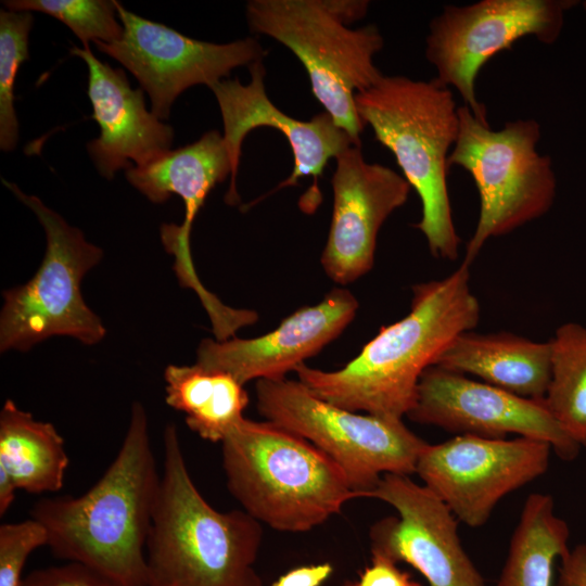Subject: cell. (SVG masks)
<instances>
[{"mask_svg":"<svg viewBox=\"0 0 586 586\" xmlns=\"http://www.w3.org/2000/svg\"><path fill=\"white\" fill-rule=\"evenodd\" d=\"M408 418L459 434L505 438L509 433L548 443L563 460L579 450L559 426L543 399L519 396L440 366L421 375Z\"/></svg>","mask_w":586,"mask_h":586,"instance_id":"obj_15","label":"cell"},{"mask_svg":"<svg viewBox=\"0 0 586 586\" xmlns=\"http://www.w3.org/2000/svg\"><path fill=\"white\" fill-rule=\"evenodd\" d=\"M335 160L332 218L320 263L331 280L344 285L371 270L379 230L406 203L411 187L392 168L368 163L360 145Z\"/></svg>","mask_w":586,"mask_h":586,"instance_id":"obj_16","label":"cell"},{"mask_svg":"<svg viewBox=\"0 0 586 586\" xmlns=\"http://www.w3.org/2000/svg\"><path fill=\"white\" fill-rule=\"evenodd\" d=\"M48 545L44 526L30 518L0 526V586H20L29 555Z\"/></svg>","mask_w":586,"mask_h":586,"instance_id":"obj_27","label":"cell"},{"mask_svg":"<svg viewBox=\"0 0 586 586\" xmlns=\"http://www.w3.org/2000/svg\"><path fill=\"white\" fill-rule=\"evenodd\" d=\"M251 80L243 85L238 79H222L209 89L221 114L224 142L231 162L230 187L225 195L228 205L240 203L235 178L241 158L242 142L246 135L258 127H271L288 140L294 156L291 175L280 182L271 194L282 188L297 184V180L311 177L310 188L300 199V208L313 214L321 202L319 178L330 158H336L352 145H360L327 113L309 120L296 119L280 111L268 98L263 60L249 66Z\"/></svg>","mask_w":586,"mask_h":586,"instance_id":"obj_13","label":"cell"},{"mask_svg":"<svg viewBox=\"0 0 586 586\" xmlns=\"http://www.w3.org/2000/svg\"><path fill=\"white\" fill-rule=\"evenodd\" d=\"M2 183L30 208L46 233L42 262L26 283L2 293L0 351L27 352L52 336H69L85 345L101 342L106 330L101 318L86 304L81 281L97 266L102 250L60 214L15 183Z\"/></svg>","mask_w":586,"mask_h":586,"instance_id":"obj_7","label":"cell"},{"mask_svg":"<svg viewBox=\"0 0 586 586\" xmlns=\"http://www.w3.org/2000/svg\"><path fill=\"white\" fill-rule=\"evenodd\" d=\"M163 442L164 470L145 549L148 586H263L254 568L260 522L243 509L220 512L205 500L173 423Z\"/></svg>","mask_w":586,"mask_h":586,"instance_id":"obj_3","label":"cell"},{"mask_svg":"<svg viewBox=\"0 0 586 586\" xmlns=\"http://www.w3.org/2000/svg\"><path fill=\"white\" fill-rule=\"evenodd\" d=\"M368 497L392 506L397 517L370 530L371 553L420 572L429 586H485L458 535V520L433 492L409 475L384 474Z\"/></svg>","mask_w":586,"mask_h":586,"instance_id":"obj_14","label":"cell"},{"mask_svg":"<svg viewBox=\"0 0 586 586\" xmlns=\"http://www.w3.org/2000/svg\"><path fill=\"white\" fill-rule=\"evenodd\" d=\"M330 563L304 565L290 570L269 586H321L332 574Z\"/></svg>","mask_w":586,"mask_h":586,"instance_id":"obj_31","label":"cell"},{"mask_svg":"<svg viewBox=\"0 0 586 586\" xmlns=\"http://www.w3.org/2000/svg\"><path fill=\"white\" fill-rule=\"evenodd\" d=\"M229 175L230 156L217 130L205 132L198 141L169 150L145 165H133L125 170L128 182L151 202L164 203L173 194L183 201L182 222L163 224L160 234L164 249L175 257L174 270L179 284L192 289L199 298H205L208 290L192 260V224L209 192Z\"/></svg>","mask_w":586,"mask_h":586,"instance_id":"obj_18","label":"cell"},{"mask_svg":"<svg viewBox=\"0 0 586 586\" xmlns=\"http://www.w3.org/2000/svg\"><path fill=\"white\" fill-rule=\"evenodd\" d=\"M255 393L259 413L328 455L359 497H368L384 474L416 473L428 445L402 419L335 406L298 380H258Z\"/></svg>","mask_w":586,"mask_h":586,"instance_id":"obj_9","label":"cell"},{"mask_svg":"<svg viewBox=\"0 0 586 586\" xmlns=\"http://www.w3.org/2000/svg\"><path fill=\"white\" fill-rule=\"evenodd\" d=\"M569 526L550 495L531 494L512 534L497 586H552L553 564L570 550Z\"/></svg>","mask_w":586,"mask_h":586,"instance_id":"obj_23","label":"cell"},{"mask_svg":"<svg viewBox=\"0 0 586 586\" xmlns=\"http://www.w3.org/2000/svg\"><path fill=\"white\" fill-rule=\"evenodd\" d=\"M160 484L148 416L136 402L102 477L81 496L38 500L30 518L44 526L56 558L82 563L119 586H148L145 549Z\"/></svg>","mask_w":586,"mask_h":586,"instance_id":"obj_2","label":"cell"},{"mask_svg":"<svg viewBox=\"0 0 586 586\" xmlns=\"http://www.w3.org/2000/svg\"><path fill=\"white\" fill-rule=\"evenodd\" d=\"M358 301L346 289L331 290L314 306L298 308L271 332L254 339H203L196 365L231 374L241 384L282 379L317 355L354 320Z\"/></svg>","mask_w":586,"mask_h":586,"instance_id":"obj_17","label":"cell"},{"mask_svg":"<svg viewBox=\"0 0 586 586\" xmlns=\"http://www.w3.org/2000/svg\"><path fill=\"white\" fill-rule=\"evenodd\" d=\"M357 113L375 139L395 156L418 193L422 215L415 225L434 257L454 260L458 235L447 189L448 157L459 131L458 107L436 77L415 80L385 76L355 95Z\"/></svg>","mask_w":586,"mask_h":586,"instance_id":"obj_5","label":"cell"},{"mask_svg":"<svg viewBox=\"0 0 586 586\" xmlns=\"http://www.w3.org/2000/svg\"><path fill=\"white\" fill-rule=\"evenodd\" d=\"M458 116L448 166L470 174L481 203L462 260L470 266L491 238L510 233L551 208L557 178L550 157L537 151L540 125L536 119L519 118L493 130L466 105L458 107Z\"/></svg>","mask_w":586,"mask_h":586,"instance_id":"obj_6","label":"cell"},{"mask_svg":"<svg viewBox=\"0 0 586 586\" xmlns=\"http://www.w3.org/2000/svg\"><path fill=\"white\" fill-rule=\"evenodd\" d=\"M468 265L412 286L409 313L383 326L346 366L324 371L300 365L298 381L316 396L351 411L403 419L415 406L422 373L459 334L480 320Z\"/></svg>","mask_w":586,"mask_h":586,"instance_id":"obj_1","label":"cell"},{"mask_svg":"<svg viewBox=\"0 0 586 586\" xmlns=\"http://www.w3.org/2000/svg\"><path fill=\"white\" fill-rule=\"evenodd\" d=\"M10 11L40 12L65 24L82 42L111 43L124 34L117 22L116 1L112 0H7Z\"/></svg>","mask_w":586,"mask_h":586,"instance_id":"obj_25","label":"cell"},{"mask_svg":"<svg viewBox=\"0 0 586 586\" xmlns=\"http://www.w3.org/2000/svg\"><path fill=\"white\" fill-rule=\"evenodd\" d=\"M33 23L31 12L0 11V148L4 152L14 150L18 139L14 82L21 64L29 58Z\"/></svg>","mask_w":586,"mask_h":586,"instance_id":"obj_26","label":"cell"},{"mask_svg":"<svg viewBox=\"0 0 586 586\" xmlns=\"http://www.w3.org/2000/svg\"><path fill=\"white\" fill-rule=\"evenodd\" d=\"M20 586H119L93 569L69 563L33 571L23 577Z\"/></svg>","mask_w":586,"mask_h":586,"instance_id":"obj_28","label":"cell"},{"mask_svg":"<svg viewBox=\"0 0 586 586\" xmlns=\"http://www.w3.org/2000/svg\"><path fill=\"white\" fill-rule=\"evenodd\" d=\"M551 446L540 440L459 434L428 444L416 473L459 522L482 526L498 501L544 474Z\"/></svg>","mask_w":586,"mask_h":586,"instance_id":"obj_11","label":"cell"},{"mask_svg":"<svg viewBox=\"0 0 586 586\" xmlns=\"http://www.w3.org/2000/svg\"><path fill=\"white\" fill-rule=\"evenodd\" d=\"M549 342L551 378L543 400L562 431L586 446V327L564 323Z\"/></svg>","mask_w":586,"mask_h":586,"instance_id":"obj_24","label":"cell"},{"mask_svg":"<svg viewBox=\"0 0 586 586\" xmlns=\"http://www.w3.org/2000/svg\"><path fill=\"white\" fill-rule=\"evenodd\" d=\"M124 28L119 40L94 42L99 51L124 65L148 93L152 113L167 119L176 98L195 85L208 88L239 66L263 60L266 51L254 38L213 43L140 17L116 1Z\"/></svg>","mask_w":586,"mask_h":586,"instance_id":"obj_12","label":"cell"},{"mask_svg":"<svg viewBox=\"0 0 586 586\" xmlns=\"http://www.w3.org/2000/svg\"><path fill=\"white\" fill-rule=\"evenodd\" d=\"M396 564L387 558L372 555L371 564L360 573L359 578L342 586H421Z\"/></svg>","mask_w":586,"mask_h":586,"instance_id":"obj_29","label":"cell"},{"mask_svg":"<svg viewBox=\"0 0 586 586\" xmlns=\"http://www.w3.org/2000/svg\"><path fill=\"white\" fill-rule=\"evenodd\" d=\"M227 487L269 527L307 532L359 497L344 471L304 437L243 418L221 442Z\"/></svg>","mask_w":586,"mask_h":586,"instance_id":"obj_4","label":"cell"},{"mask_svg":"<svg viewBox=\"0 0 586 586\" xmlns=\"http://www.w3.org/2000/svg\"><path fill=\"white\" fill-rule=\"evenodd\" d=\"M164 380L167 405L184 413L187 425L204 440L221 443L244 418L249 395L225 371L169 365Z\"/></svg>","mask_w":586,"mask_h":586,"instance_id":"obj_22","label":"cell"},{"mask_svg":"<svg viewBox=\"0 0 586 586\" xmlns=\"http://www.w3.org/2000/svg\"><path fill=\"white\" fill-rule=\"evenodd\" d=\"M246 18L251 31L273 38L296 55L324 112L360 144L365 124L355 95L383 76L373 62L384 43L377 26L352 29L322 0H251Z\"/></svg>","mask_w":586,"mask_h":586,"instance_id":"obj_8","label":"cell"},{"mask_svg":"<svg viewBox=\"0 0 586 586\" xmlns=\"http://www.w3.org/2000/svg\"><path fill=\"white\" fill-rule=\"evenodd\" d=\"M583 7H584V9H585V11H586V1L583 2Z\"/></svg>","mask_w":586,"mask_h":586,"instance_id":"obj_34","label":"cell"},{"mask_svg":"<svg viewBox=\"0 0 586 586\" xmlns=\"http://www.w3.org/2000/svg\"><path fill=\"white\" fill-rule=\"evenodd\" d=\"M571 0H481L446 5L430 23L425 58L436 78L460 94L463 105L484 125L486 106L477 100L481 68L524 37L551 44L559 38Z\"/></svg>","mask_w":586,"mask_h":586,"instance_id":"obj_10","label":"cell"},{"mask_svg":"<svg viewBox=\"0 0 586 586\" xmlns=\"http://www.w3.org/2000/svg\"><path fill=\"white\" fill-rule=\"evenodd\" d=\"M435 365L522 397L543 399L551 378V345L510 332L471 330L455 337Z\"/></svg>","mask_w":586,"mask_h":586,"instance_id":"obj_20","label":"cell"},{"mask_svg":"<svg viewBox=\"0 0 586 586\" xmlns=\"http://www.w3.org/2000/svg\"><path fill=\"white\" fill-rule=\"evenodd\" d=\"M71 53L88 67V97L100 136L87 144L98 171L112 179L119 169L145 165L170 150L174 129L145 107L141 89H132L120 68L101 62L89 47Z\"/></svg>","mask_w":586,"mask_h":586,"instance_id":"obj_19","label":"cell"},{"mask_svg":"<svg viewBox=\"0 0 586 586\" xmlns=\"http://www.w3.org/2000/svg\"><path fill=\"white\" fill-rule=\"evenodd\" d=\"M17 487L11 475L0 467V515L7 513L15 499Z\"/></svg>","mask_w":586,"mask_h":586,"instance_id":"obj_33","label":"cell"},{"mask_svg":"<svg viewBox=\"0 0 586 586\" xmlns=\"http://www.w3.org/2000/svg\"><path fill=\"white\" fill-rule=\"evenodd\" d=\"M560 563L556 586H586V543L570 548Z\"/></svg>","mask_w":586,"mask_h":586,"instance_id":"obj_30","label":"cell"},{"mask_svg":"<svg viewBox=\"0 0 586 586\" xmlns=\"http://www.w3.org/2000/svg\"><path fill=\"white\" fill-rule=\"evenodd\" d=\"M68 456L64 440L50 422L36 420L7 399L0 411V467L17 489L29 494L62 488Z\"/></svg>","mask_w":586,"mask_h":586,"instance_id":"obj_21","label":"cell"},{"mask_svg":"<svg viewBox=\"0 0 586 586\" xmlns=\"http://www.w3.org/2000/svg\"><path fill=\"white\" fill-rule=\"evenodd\" d=\"M326 8L344 25L361 20L369 8L366 0H322Z\"/></svg>","mask_w":586,"mask_h":586,"instance_id":"obj_32","label":"cell"}]
</instances>
